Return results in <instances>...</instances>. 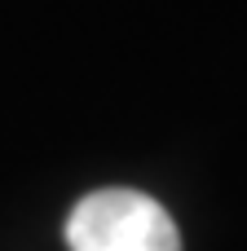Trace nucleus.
<instances>
[{
  "label": "nucleus",
  "mask_w": 247,
  "mask_h": 251,
  "mask_svg": "<svg viewBox=\"0 0 247 251\" xmlns=\"http://www.w3.org/2000/svg\"><path fill=\"white\" fill-rule=\"evenodd\" d=\"M71 251H181V234L164 203L141 190H93L66 216Z\"/></svg>",
  "instance_id": "1"
}]
</instances>
